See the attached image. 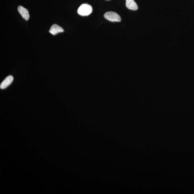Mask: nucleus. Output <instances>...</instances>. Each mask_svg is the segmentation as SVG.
I'll use <instances>...</instances> for the list:
<instances>
[{
  "label": "nucleus",
  "instance_id": "obj_4",
  "mask_svg": "<svg viewBox=\"0 0 194 194\" xmlns=\"http://www.w3.org/2000/svg\"><path fill=\"white\" fill-rule=\"evenodd\" d=\"M14 80V77L10 75L6 77L0 85V88L1 89H6L11 84Z\"/></svg>",
  "mask_w": 194,
  "mask_h": 194
},
{
  "label": "nucleus",
  "instance_id": "obj_5",
  "mask_svg": "<svg viewBox=\"0 0 194 194\" xmlns=\"http://www.w3.org/2000/svg\"><path fill=\"white\" fill-rule=\"evenodd\" d=\"M64 31V30L63 29L57 24H53L50 27V30L49 31V32L50 34L54 35L60 33V32Z\"/></svg>",
  "mask_w": 194,
  "mask_h": 194
},
{
  "label": "nucleus",
  "instance_id": "obj_2",
  "mask_svg": "<svg viewBox=\"0 0 194 194\" xmlns=\"http://www.w3.org/2000/svg\"><path fill=\"white\" fill-rule=\"evenodd\" d=\"M105 19L112 22H120L121 18L120 16L117 13L113 12H107L104 15Z\"/></svg>",
  "mask_w": 194,
  "mask_h": 194
},
{
  "label": "nucleus",
  "instance_id": "obj_1",
  "mask_svg": "<svg viewBox=\"0 0 194 194\" xmlns=\"http://www.w3.org/2000/svg\"><path fill=\"white\" fill-rule=\"evenodd\" d=\"M92 11V6L87 4H83L78 9V14L82 16L89 15Z\"/></svg>",
  "mask_w": 194,
  "mask_h": 194
},
{
  "label": "nucleus",
  "instance_id": "obj_6",
  "mask_svg": "<svg viewBox=\"0 0 194 194\" xmlns=\"http://www.w3.org/2000/svg\"><path fill=\"white\" fill-rule=\"evenodd\" d=\"M126 6L128 9L132 10H137L138 6L134 0H126Z\"/></svg>",
  "mask_w": 194,
  "mask_h": 194
},
{
  "label": "nucleus",
  "instance_id": "obj_3",
  "mask_svg": "<svg viewBox=\"0 0 194 194\" xmlns=\"http://www.w3.org/2000/svg\"><path fill=\"white\" fill-rule=\"evenodd\" d=\"M18 11L22 17L25 20L28 21L30 18L29 12L28 10L22 6H19L18 7Z\"/></svg>",
  "mask_w": 194,
  "mask_h": 194
}]
</instances>
